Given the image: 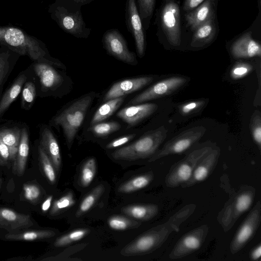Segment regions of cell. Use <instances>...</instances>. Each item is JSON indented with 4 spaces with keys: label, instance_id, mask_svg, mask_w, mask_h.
<instances>
[{
    "label": "cell",
    "instance_id": "obj_8",
    "mask_svg": "<svg viewBox=\"0 0 261 261\" xmlns=\"http://www.w3.org/2000/svg\"><path fill=\"white\" fill-rule=\"evenodd\" d=\"M205 131L204 126H198L182 132L166 142L162 148L156 151L149 158L148 162L186 151L203 136Z\"/></svg>",
    "mask_w": 261,
    "mask_h": 261
},
{
    "label": "cell",
    "instance_id": "obj_33",
    "mask_svg": "<svg viewBox=\"0 0 261 261\" xmlns=\"http://www.w3.org/2000/svg\"><path fill=\"white\" fill-rule=\"evenodd\" d=\"M38 159L42 170L48 181L54 184L56 181V170L51 160L46 154L38 140L35 141Z\"/></svg>",
    "mask_w": 261,
    "mask_h": 261
},
{
    "label": "cell",
    "instance_id": "obj_19",
    "mask_svg": "<svg viewBox=\"0 0 261 261\" xmlns=\"http://www.w3.org/2000/svg\"><path fill=\"white\" fill-rule=\"evenodd\" d=\"M31 73V67L29 66L19 73L10 86L3 93L0 97V119L20 94L23 85Z\"/></svg>",
    "mask_w": 261,
    "mask_h": 261
},
{
    "label": "cell",
    "instance_id": "obj_47",
    "mask_svg": "<svg viewBox=\"0 0 261 261\" xmlns=\"http://www.w3.org/2000/svg\"><path fill=\"white\" fill-rule=\"evenodd\" d=\"M261 256V244L259 243L254 247L250 253V259L253 261L260 260Z\"/></svg>",
    "mask_w": 261,
    "mask_h": 261
},
{
    "label": "cell",
    "instance_id": "obj_5",
    "mask_svg": "<svg viewBox=\"0 0 261 261\" xmlns=\"http://www.w3.org/2000/svg\"><path fill=\"white\" fill-rule=\"evenodd\" d=\"M93 99L91 95L82 97L49 121L50 125L62 128L68 144H72Z\"/></svg>",
    "mask_w": 261,
    "mask_h": 261
},
{
    "label": "cell",
    "instance_id": "obj_37",
    "mask_svg": "<svg viewBox=\"0 0 261 261\" xmlns=\"http://www.w3.org/2000/svg\"><path fill=\"white\" fill-rule=\"evenodd\" d=\"M138 11L144 28L148 27L149 19L154 11L155 0H136Z\"/></svg>",
    "mask_w": 261,
    "mask_h": 261
},
{
    "label": "cell",
    "instance_id": "obj_15",
    "mask_svg": "<svg viewBox=\"0 0 261 261\" xmlns=\"http://www.w3.org/2000/svg\"><path fill=\"white\" fill-rule=\"evenodd\" d=\"M187 81V79L180 76L162 80L135 97L129 103L137 105L168 95L184 85Z\"/></svg>",
    "mask_w": 261,
    "mask_h": 261
},
{
    "label": "cell",
    "instance_id": "obj_6",
    "mask_svg": "<svg viewBox=\"0 0 261 261\" xmlns=\"http://www.w3.org/2000/svg\"><path fill=\"white\" fill-rule=\"evenodd\" d=\"M255 189L250 186H243L234 193L220 212L217 220L226 232L234 225L239 217L251 206Z\"/></svg>",
    "mask_w": 261,
    "mask_h": 261
},
{
    "label": "cell",
    "instance_id": "obj_14",
    "mask_svg": "<svg viewBox=\"0 0 261 261\" xmlns=\"http://www.w3.org/2000/svg\"><path fill=\"white\" fill-rule=\"evenodd\" d=\"M125 19L127 31L134 39L137 54L142 58L145 50V35L136 0L126 1Z\"/></svg>",
    "mask_w": 261,
    "mask_h": 261
},
{
    "label": "cell",
    "instance_id": "obj_42",
    "mask_svg": "<svg viewBox=\"0 0 261 261\" xmlns=\"http://www.w3.org/2000/svg\"><path fill=\"white\" fill-rule=\"evenodd\" d=\"M17 152L0 140V165H7L11 161H14Z\"/></svg>",
    "mask_w": 261,
    "mask_h": 261
},
{
    "label": "cell",
    "instance_id": "obj_26",
    "mask_svg": "<svg viewBox=\"0 0 261 261\" xmlns=\"http://www.w3.org/2000/svg\"><path fill=\"white\" fill-rule=\"evenodd\" d=\"M121 212L136 219L147 221L153 218L158 214L159 207L153 204H135L123 207Z\"/></svg>",
    "mask_w": 261,
    "mask_h": 261
},
{
    "label": "cell",
    "instance_id": "obj_31",
    "mask_svg": "<svg viewBox=\"0 0 261 261\" xmlns=\"http://www.w3.org/2000/svg\"><path fill=\"white\" fill-rule=\"evenodd\" d=\"M153 179V174L151 172L142 174L122 184L118 190L121 193L134 192L147 187Z\"/></svg>",
    "mask_w": 261,
    "mask_h": 261
},
{
    "label": "cell",
    "instance_id": "obj_32",
    "mask_svg": "<svg viewBox=\"0 0 261 261\" xmlns=\"http://www.w3.org/2000/svg\"><path fill=\"white\" fill-rule=\"evenodd\" d=\"M55 234V232L51 230H35L9 233L6 234L5 238L10 241H32L50 238Z\"/></svg>",
    "mask_w": 261,
    "mask_h": 261
},
{
    "label": "cell",
    "instance_id": "obj_44",
    "mask_svg": "<svg viewBox=\"0 0 261 261\" xmlns=\"http://www.w3.org/2000/svg\"><path fill=\"white\" fill-rule=\"evenodd\" d=\"M252 70V66L246 63H240L232 68L231 77L234 80L240 79L247 75Z\"/></svg>",
    "mask_w": 261,
    "mask_h": 261
},
{
    "label": "cell",
    "instance_id": "obj_21",
    "mask_svg": "<svg viewBox=\"0 0 261 261\" xmlns=\"http://www.w3.org/2000/svg\"><path fill=\"white\" fill-rule=\"evenodd\" d=\"M33 225L29 215L18 213L8 208H0V228L9 231L28 228Z\"/></svg>",
    "mask_w": 261,
    "mask_h": 261
},
{
    "label": "cell",
    "instance_id": "obj_11",
    "mask_svg": "<svg viewBox=\"0 0 261 261\" xmlns=\"http://www.w3.org/2000/svg\"><path fill=\"white\" fill-rule=\"evenodd\" d=\"M209 231V226L203 224L183 235L171 251L169 257L178 259L198 250L204 243Z\"/></svg>",
    "mask_w": 261,
    "mask_h": 261
},
{
    "label": "cell",
    "instance_id": "obj_2",
    "mask_svg": "<svg viewBox=\"0 0 261 261\" xmlns=\"http://www.w3.org/2000/svg\"><path fill=\"white\" fill-rule=\"evenodd\" d=\"M0 45L7 47L20 56H27L33 61L43 62L65 68L62 63L50 56L41 41L19 28L0 26Z\"/></svg>",
    "mask_w": 261,
    "mask_h": 261
},
{
    "label": "cell",
    "instance_id": "obj_45",
    "mask_svg": "<svg viewBox=\"0 0 261 261\" xmlns=\"http://www.w3.org/2000/svg\"><path fill=\"white\" fill-rule=\"evenodd\" d=\"M205 101L199 100L190 101L180 106L179 113L182 115H187L199 110L204 105Z\"/></svg>",
    "mask_w": 261,
    "mask_h": 261
},
{
    "label": "cell",
    "instance_id": "obj_7",
    "mask_svg": "<svg viewBox=\"0 0 261 261\" xmlns=\"http://www.w3.org/2000/svg\"><path fill=\"white\" fill-rule=\"evenodd\" d=\"M212 148L208 145L196 148L173 164L165 177L166 186L176 188L189 180L198 161Z\"/></svg>",
    "mask_w": 261,
    "mask_h": 261
},
{
    "label": "cell",
    "instance_id": "obj_3",
    "mask_svg": "<svg viewBox=\"0 0 261 261\" xmlns=\"http://www.w3.org/2000/svg\"><path fill=\"white\" fill-rule=\"evenodd\" d=\"M80 6L70 0H56L48 7L50 17L65 33L77 38H87L91 29L86 26Z\"/></svg>",
    "mask_w": 261,
    "mask_h": 261
},
{
    "label": "cell",
    "instance_id": "obj_10",
    "mask_svg": "<svg viewBox=\"0 0 261 261\" xmlns=\"http://www.w3.org/2000/svg\"><path fill=\"white\" fill-rule=\"evenodd\" d=\"M261 220V203L258 201L236 231L230 244L232 254L240 251L253 237Z\"/></svg>",
    "mask_w": 261,
    "mask_h": 261
},
{
    "label": "cell",
    "instance_id": "obj_46",
    "mask_svg": "<svg viewBox=\"0 0 261 261\" xmlns=\"http://www.w3.org/2000/svg\"><path fill=\"white\" fill-rule=\"evenodd\" d=\"M135 134H130L124 136L120 138H118L116 139H115L111 141V142H110L109 144H108L106 146V148L108 149H111L122 146L127 143L132 139H133L135 137Z\"/></svg>",
    "mask_w": 261,
    "mask_h": 261
},
{
    "label": "cell",
    "instance_id": "obj_40",
    "mask_svg": "<svg viewBox=\"0 0 261 261\" xmlns=\"http://www.w3.org/2000/svg\"><path fill=\"white\" fill-rule=\"evenodd\" d=\"M250 130L252 139L261 149V117L259 111H256L252 115L250 121Z\"/></svg>",
    "mask_w": 261,
    "mask_h": 261
},
{
    "label": "cell",
    "instance_id": "obj_9",
    "mask_svg": "<svg viewBox=\"0 0 261 261\" xmlns=\"http://www.w3.org/2000/svg\"><path fill=\"white\" fill-rule=\"evenodd\" d=\"M30 66L35 78L38 96H46L56 91L62 84L63 78L54 66L38 61H33Z\"/></svg>",
    "mask_w": 261,
    "mask_h": 261
},
{
    "label": "cell",
    "instance_id": "obj_39",
    "mask_svg": "<svg viewBox=\"0 0 261 261\" xmlns=\"http://www.w3.org/2000/svg\"><path fill=\"white\" fill-rule=\"evenodd\" d=\"M90 130L98 137H105L119 130L120 124L115 121L97 123L91 125Z\"/></svg>",
    "mask_w": 261,
    "mask_h": 261
},
{
    "label": "cell",
    "instance_id": "obj_36",
    "mask_svg": "<svg viewBox=\"0 0 261 261\" xmlns=\"http://www.w3.org/2000/svg\"><path fill=\"white\" fill-rule=\"evenodd\" d=\"M89 232L86 228L75 229L56 239L54 246L61 247L67 246L84 238Z\"/></svg>",
    "mask_w": 261,
    "mask_h": 261
},
{
    "label": "cell",
    "instance_id": "obj_4",
    "mask_svg": "<svg viewBox=\"0 0 261 261\" xmlns=\"http://www.w3.org/2000/svg\"><path fill=\"white\" fill-rule=\"evenodd\" d=\"M167 130L162 126L143 136L134 143L115 150L112 158L116 160L134 161L151 156L167 137Z\"/></svg>",
    "mask_w": 261,
    "mask_h": 261
},
{
    "label": "cell",
    "instance_id": "obj_28",
    "mask_svg": "<svg viewBox=\"0 0 261 261\" xmlns=\"http://www.w3.org/2000/svg\"><path fill=\"white\" fill-rule=\"evenodd\" d=\"M195 31L191 46L200 47L210 42L214 37L216 33L214 16L198 27Z\"/></svg>",
    "mask_w": 261,
    "mask_h": 261
},
{
    "label": "cell",
    "instance_id": "obj_35",
    "mask_svg": "<svg viewBox=\"0 0 261 261\" xmlns=\"http://www.w3.org/2000/svg\"><path fill=\"white\" fill-rule=\"evenodd\" d=\"M96 172V163L94 158L87 160L83 165L81 175L80 182L83 187L89 186L93 180Z\"/></svg>",
    "mask_w": 261,
    "mask_h": 261
},
{
    "label": "cell",
    "instance_id": "obj_30",
    "mask_svg": "<svg viewBox=\"0 0 261 261\" xmlns=\"http://www.w3.org/2000/svg\"><path fill=\"white\" fill-rule=\"evenodd\" d=\"M124 99V96H121L106 101L95 113L90 122L91 126L110 117L122 105Z\"/></svg>",
    "mask_w": 261,
    "mask_h": 261
},
{
    "label": "cell",
    "instance_id": "obj_27",
    "mask_svg": "<svg viewBox=\"0 0 261 261\" xmlns=\"http://www.w3.org/2000/svg\"><path fill=\"white\" fill-rule=\"evenodd\" d=\"M22 125L15 123L0 125V140L16 152L20 142Z\"/></svg>",
    "mask_w": 261,
    "mask_h": 261
},
{
    "label": "cell",
    "instance_id": "obj_18",
    "mask_svg": "<svg viewBox=\"0 0 261 261\" xmlns=\"http://www.w3.org/2000/svg\"><path fill=\"white\" fill-rule=\"evenodd\" d=\"M153 80L151 76H143L118 82L112 85L106 93L103 100L106 101L134 92L150 83Z\"/></svg>",
    "mask_w": 261,
    "mask_h": 261
},
{
    "label": "cell",
    "instance_id": "obj_23",
    "mask_svg": "<svg viewBox=\"0 0 261 261\" xmlns=\"http://www.w3.org/2000/svg\"><path fill=\"white\" fill-rule=\"evenodd\" d=\"M30 150V130L29 126L23 123L21 134L16 155L13 161V172L17 176L23 174Z\"/></svg>",
    "mask_w": 261,
    "mask_h": 261
},
{
    "label": "cell",
    "instance_id": "obj_1",
    "mask_svg": "<svg viewBox=\"0 0 261 261\" xmlns=\"http://www.w3.org/2000/svg\"><path fill=\"white\" fill-rule=\"evenodd\" d=\"M196 206L193 203L186 205L165 223L152 228L125 246L121 254L125 256L143 255L157 249L171 233L179 231L181 224L193 213Z\"/></svg>",
    "mask_w": 261,
    "mask_h": 261
},
{
    "label": "cell",
    "instance_id": "obj_22",
    "mask_svg": "<svg viewBox=\"0 0 261 261\" xmlns=\"http://www.w3.org/2000/svg\"><path fill=\"white\" fill-rule=\"evenodd\" d=\"M231 51L236 58H249L261 55L260 45L252 39L250 33L236 40L231 46Z\"/></svg>",
    "mask_w": 261,
    "mask_h": 261
},
{
    "label": "cell",
    "instance_id": "obj_17",
    "mask_svg": "<svg viewBox=\"0 0 261 261\" xmlns=\"http://www.w3.org/2000/svg\"><path fill=\"white\" fill-rule=\"evenodd\" d=\"M39 134L40 145L51 160L57 173H59L62 161L59 145L56 137L50 128L44 124L40 125Z\"/></svg>",
    "mask_w": 261,
    "mask_h": 261
},
{
    "label": "cell",
    "instance_id": "obj_12",
    "mask_svg": "<svg viewBox=\"0 0 261 261\" xmlns=\"http://www.w3.org/2000/svg\"><path fill=\"white\" fill-rule=\"evenodd\" d=\"M102 42L110 55L129 64L137 63L135 54L129 50L126 40L118 29L106 31L103 34Z\"/></svg>",
    "mask_w": 261,
    "mask_h": 261
},
{
    "label": "cell",
    "instance_id": "obj_49",
    "mask_svg": "<svg viewBox=\"0 0 261 261\" xmlns=\"http://www.w3.org/2000/svg\"><path fill=\"white\" fill-rule=\"evenodd\" d=\"M52 200H53V196H51V195L48 197L45 200V201L43 202V203L41 205V209H42V211L46 212L49 209V208L51 206Z\"/></svg>",
    "mask_w": 261,
    "mask_h": 261
},
{
    "label": "cell",
    "instance_id": "obj_41",
    "mask_svg": "<svg viewBox=\"0 0 261 261\" xmlns=\"http://www.w3.org/2000/svg\"><path fill=\"white\" fill-rule=\"evenodd\" d=\"M108 225L114 230H124L132 227L134 224L132 221L124 217L115 216L108 220Z\"/></svg>",
    "mask_w": 261,
    "mask_h": 261
},
{
    "label": "cell",
    "instance_id": "obj_29",
    "mask_svg": "<svg viewBox=\"0 0 261 261\" xmlns=\"http://www.w3.org/2000/svg\"><path fill=\"white\" fill-rule=\"evenodd\" d=\"M20 94L21 108L26 111L30 110L38 96L37 87L32 68L31 73L24 84Z\"/></svg>",
    "mask_w": 261,
    "mask_h": 261
},
{
    "label": "cell",
    "instance_id": "obj_43",
    "mask_svg": "<svg viewBox=\"0 0 261 261\" xmlns=\"http://www.w3.org/2000/svg\"><path fill=\"white\" fill-rule=\"evenodd\" d=\"M24 196L28 200L33 202L39 199L41 195L40 188L35 184H28L23 185Z\"/></svg>",
    "mask_w": 261,
    "mask_h": 261
},
{
    "label": "cell",
    "instance_id": "obj_13",
    "mask_svg": "<svg viewBox=\"0 0 261 261\" xmlns=\"http://www.w3.org/2000/svg\"><path fill=\"white\" fill-rule=\"evenodd\" d=\"M161 23L170 43L174 46L179 45L181 42L180 9L174 1H169L163 8L161 13Z\"/></svg>",
    "mask_w": 261,
    "mask_h": 261
},
{
    "label": "cell",
    "instance_id": "obj_38",
    "mask_svg": "<svg viewBox=\"0 0 261 261\" xmlns=\"http://www.w3.org/2000/svg\"><path fill=\"white\" fill-rule=\"evenodd\" d=\"M75 203V199L72 192L70 191L55 201L50 214L51 215L59 214L61 212L70 208Z\"/></svg>",
    "mask_w": 261,
    "mask_h": 261
},
{
    "label": "cell",
    "instance_id": "obj_48",
    "mask_svg": "<svg viewBox=\"0 0 261 261\" xmlns=\"http://www.w3.org/2000/svg\"><path fill=\"white\" fill-rule=\"evenodd\" d=\"M204 0H185L184 3V9L191 10L201 4Z\"/></svg>",
    "mask_w": 261,
    "mask_h": 261
},
{
    "label": "cell",
    "instance_id": "obj_16",
    "mask_svg": "<svg viewBox=\"0 0 261 261\" xmlns=\"http://www.w3.org/2000/svg\"><path fill=\"white\" fill-rule=\"evenodd\" d=\"M220 155V149L213 148L198 161L191 178L181 187L190 188L207 178L216 168Z\"/></svg>",
    "mask_w": 261,
    "mask_h": 261
},
{
    "label": "cell",
    "instance_id": "obj_20",
    "mask_svg": "<svg viewBox=\"0 0 261 261\" xmlns=\"http://www.w3.org/2000/svg\"><path fill=\"white\" fill-rule=\"evenodd\" d=\"M157 109L158 105L153 103L137 104L122 109L117 116L128 124L127 127H131L152 114Z\"/></svg>",
    "mask_w": 261,
    "mask_h": 261
},
{
    "label": "cell",
    "instance_id": "obj_25",
    "mask_svg": "<svg viewBox=\"0 0 261 261\" xmlns=\"http://www.w3.org/2000/svg\"><path fill=\"white\" fill-rule=\"evenodd\" d=\"M214 0H205L199 7L186 15L187 24L193 31L214 16Z\"/></svg>",
    "mask_w": 261,
    "mask_h": 261
},
{
    "label": "cell",
    "instance_id": "obj_24",
    "mask_svg": "<svg viewBox=\"0 0 261 261\" xmlns=\"http://www.w3.org/2000/svg\"><path fill=\"white\" fill-rule=\"evenodd\" d=\"M20 55L5 46L0 48V97L4 86Z\"/></svg>",
    "mask_w": 261,
    "mask_h": 261
},
{
    "label": "cell",
    "instance_id": "obj_34",
    "mask_svg": "<svg viewBox=\"0 0 261 261\" xmlns=\"http://www.w3.org/2000/svg\"><path fill=\"white\" fill-rule=\"evenodd\" d=\"M104 189L103 185H98L85 196L79 205L77 216H80L88 212L101 196Z\"/></svg>",
    "mask_w": 261,
    "mask_h": 261
}]
</instances>
